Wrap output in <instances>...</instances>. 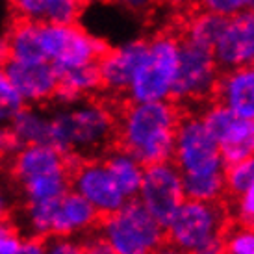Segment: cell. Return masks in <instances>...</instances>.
Instances as JSON below:
<instances>
[{
	"label": "cell",
	"instance_id": "obj_26",
	"mask_svg": "<svg viewBox=\"0 0 254 254\" xmlns=\"http://www.w3.org/2000/svg\"><path fill=\"white\" fill-rule=\"evenodd\" d=\"M225 253L228 254H254V228L230 226L225 238Z\"/></svg>",
	"mask_w": 254,
	"mask_h": 254
},
{
	"label": "cell",
	"instance_id": "obj_3",
	"mask_svg": "<svg viewBox=\"0 0 254 254\" xmlns=\"http://www.w3.org/2000/svg\"><path fill=\"white\" fill-rule=\"evenodd\" d=\"M232 221L221 202L186 200L165 228L167 243L184 254H223Z\"/></svg>",
	"mask_w": 254,
	"mask_h": 254
},
{
	"label": "cell",
	"instance_id": "obj_11",
	"mask_svg": "<svg viewBox=\"0 0 254 254\" xmlns=\"http://www.w3.org/2000/svg\"><path fill=\"white\" fill-rule=\"evenodd\" d=\"M200 119L219 143L226 165L238 163L254 154V121L241 119L221 102L206 108Z\"/></svg>",
	"mask_w": 254,
	"mask_h": 254
},
{
	"label": "cell",
	"instance_id": "obj_34",
	"mask_svg": "<svg viewBox=\"0 0 254 254\" xmlns=\"http://www.w3.org/2000/svg\"><path fill=\"white\" fill-rule=\"evenodd\" d=\"M15 217V210L9 206L6 195L0 191V221H6V219Z\"/></svg>",
	"mask_w": 254,
	"mask_h": 254
},
{
	"label": "cell",
	"instance_id": "obj_15",
	"mask_svg": "<svg viewBox=\"0 0 254 254\" xmlns=\"http://www.w3.org/2000/svg\"><path fill=\"white\" fill-rule=\"evenodd\" d=\"M58 173H71V160L52 145L24 147L7 163V177L15 188L34 178Z\"/></svg>",
	"mask_w": 254,
	"mask_h": 254
},
{
	"label": "cell",
	"instance_id": "obj_13",
	"mask_svg": "<svg viewBox=\"0 0 254 254\" xmlns=\"http://www.w3.org/2000/svg\"><path fill=\"white\" fill-rule=\"evenodd\" d=\"M2 71L6 72L15 89L21 93L26 104H47L50 100H56L60 76L50 62L21 64L7 60Z\"/></svg>",
	"mask_w": 254,
	"mask_h": 254
},
{
	"label": "cell",
	"instance_id": "obj_10",
	"mask_svg": "<svg viewBox=\"0 0 254 254\" xmlns=\"http://www.w3.org/2000/svg\"><path fill=\"white\" fill-rule=\"evenodd\" d=\"M71 190L84 197L100 217L119 212L128 202L104 160H71Z\"/></svg>",
	"mask_w": 254,
	"mask_h": 254
},
{
	"label": "cell",
	"instance_id": "obj_6",
	"mask_svg": "<svg viewBox=\"0 0 254 254\" xmlns=\"http://www.w3.org/2000/svg\"><path fill=\"white\" fill-rule=\"evenodd\" d=\"M173 162L184 177L223 175L226 171L221 147L200 117H186L180 121Z\"/></svg>",
	"mask_w": 254,
	"mask_h": 254
},
{
	"label": "cell",
	"instance_id": "obj_12",
	"mask_svg": "<svg viewBox=\"0 0 254 254\" xmlns=\"http://www.w3.org/2000/svg\"><path fill=\"white\" fill-rule=\"evenodd\" d=\"M221 69L236 71L254 65V11L228 19L223 36L213 49Z\"/></svg>",
	"mask_w": 254,
	"mask_h": 254
},
{
	"label": "cell",
	"instance_id": "obj_32",
	"mask_svg": "<svg viewBox=\"0 0 254 254\" xmlns=\"http://www.w3.org/2000/svg\"><path fill=\"white\" fill-rule=\"evenodd\" d=\"M47 254H84V253H82L80 245L74 240L49 236L47 238Z\"/></svg>",
	"mask_w": 254,
	"mask_h": 254
},
{
	"label": "cell",
	"instance_id": "obj_8",
	"mask_svg": "<svg viewBox=\"0 0 254 254\" xmlns=\"http://www.w3.org/2000/svg\"><path fill=\"white\" fill-rule=\"evenodd\" d=\"M219 64L212 49L184 39L180 41L178 74L171 99L182 102L204 100L217 91Z\"/></svg>",
	"mask_w": 254,
	"mask_h": 254
},
{
	"label": "cell",
	"instance_id": "obj_4",
	"mask_svg": "<svg viewBox=\"0 0 254 254\" xmlns=\"http://www.w3.org/2000/svg\"><path fill=\"white\" fill-rule=\"evenodd\" d=\"M99 228L106 236L115 254H154L167 234L139 198L128 200L119 212L100 217Z\"/></svg>",
	"mask_w": 254,
	"mask_h": 254
},
{
	"label": "cell",
	"instance_id": "obj_22",
	"mask_svg": "<svg viewBox=\"0 0 254 254\" xmlns=\"http://www.w3.org/2000/svg\"><path fill=\"white\" fill-rule=\"evenodd\" d=\"M184 191H186L188 200L221 202L223 195L226 193L225 173L208 175V177H184Z\"/></svg>",
	"mask_w": 254,
	"mask_h": 254
},
{
	"label": "cell",
	"instance_id": "obj_7",
	"mask_svg": "<svg viewBox=\"0 0 254 254\" xmlns=\"http://www.w3.org/2000/svg\"><path fill=\"white\" fill-rule=\"evenodd\" d=\"M43 47L47 60L58 71L100 64L102 58L112 50L104 39L91 36L78 24H43Z\"/></svg>",
	"mask_w": 254,
	"mask_h": 254
},
{
	"label": "cell",
	"instance_id": "obj_23",
	"mask_svg": "<svg viewBox=\"0 0 254 254\" xmlns=\"http://www.w3.org/2000/svg\"><path fill=\"white\" fill-rule=\"evenodd\" d=\"M26 108L21 93L9 82L6 72L0 69V128H9L19 113Z\"/></svg>",
	"mask_w": 254,
	"mask_h": 254
},
{
	"label": "cell",
	"instance_id": "obj_36",
	"mask_svg": "<svg viewBox=\"0 0 254 254\" xmlns=\"http://www.w3.org/2000/svg\"><path fill=\"white\" fill-rule=\"evenodd\" d=\"M247 11H254V0H249V7Z\"/></svg>",
	"mask_w": 254,
	"mask_h": 254
},
{
	"label": "cell",
	"instance_id": "obj_35",
	"mask_svg": "<svg viewBox=\"0 0 254 254\" xmlns=\"http://www.w3.org/2000/svg\"><path fill=\"white\" fill-rule=\"evenodd\" d=\"M154 254H184L182 251H178L175 245H171V243H163L162 247L158 249Z\"/></svg>",
	"mask_w": 254,
	"mask_h": 254
},
{
	"label": "cell",
	"instance_id": "obj_5",
	"mask_svg": "<svg viewBox=\"0 0 254 254\" xmlns=\"http://www.w3.org/2000/svg\"><path fill=\"white\" fill-rule=\"evenodd\" d=\"M180 41L169 34L148 39V50L128 89L130 102H162L173 97L178 74Z\"/></svg>",
	"mask_w": 254,
	"mask_h": 254
},
{
	"label": "cell",
	"instance_id": "obj_14",
	"mask_svg": "<svg viewBox=\"0 0 254 254\" xmlns=\"http://www.w3.org/2000/svg\"><path fill=\"white\" fill-rule=\"evenodd\" d=\"M147 50L148 41H145V39H134V41L123 43L121 47L110 50L99 64L102 91H108L112 95L128 93Z\"/></svg>",
	"mask_w": 254,
	"mask_h": 254
},
{
	"label": "cell",
	"instance_id": "obj_16",
	"mask_svg": "<svg viewBox=\"0 0 254 254\" xmlns=\"http://www.w3.org/2000/svg\"><path fill=\"white\" fill-rule=\"evenodd\" d=\"M99 221V212L84 197H80L76 191L71 190L58 204L50 236L71 238L74 234H84L95 228Z\"/></svg>",
	"mask_w": 254,
	"mask_h": 254
},
{
	"label": "cell",
	"instance_id": "obj_2",
	"mask_svg": "<svg viewBox=\"0 0 254 254\" xmlns=\"http://www.w3.org/2000/svg\"><path fill=\"white\" fill-rule=\"evenodd\" d=\"M180 113L169 100L130 102L119 113L117 147L143 167L173 162Z\"/></svg>",
	"mask_w": 254,
	"mask_h": 254
},
{
	"label": "cell",
	"instance_id": "obj_30",
	"mask_svg": "<svg viewBox=\"0 0 254 254\" xmlns=\"http://www.w3.org/2000/svg\"><path fill=\"white\" fill-rule=\"evenodd\" d=\"M49 2L50 0H11V6H13L15 17L43 22V15Z\"/></svg>",
	"mask_w": 254,
	"mask_h": 254
},
{
	"label": "cell",
	"instance_id": "obj_25",
	"mask_svg": "<svg viewBox=\"0 0 254 254\" xmlns=\"http://www.w3.org/2000/svg\"><path fill=\"white\" fill-rule=\"evenodd\" d=\"M226 193L232 197H241L247 190L254 186V154L238 163L226 165L225 171Z\"/></svg>",
	"mask_w": 254,
	"mask_h": 254
},
{
	"label": "cell",
	"instance_id": "obj_20",
	"mask_svg": "<svg viewBox=\"0 0 254 254\" xmlns=\"http://www.w3.org/2000/svg\"><path fill=\"white\" fill-rule=\"evenodd\" d=\"M9 128L21 148L32 147V145H52L50 115H45L37 108L26 106Z\"/></svg>",
	"mask_w": 254,
	"mask_h": 254
},
{
	"label": "cell",
	"instance_id": "obj_27",
	"mask_svg": "<svg viewBox=\"0 0 254 254\" xmlns=\"http://www.w3.org/2000/svg\"><path fill=\"white\" fill-rule=\"evenodd\" d=\"M21 226L15 217L0 221V254H17L22 247Z\"/></svg>",
	"mask_w": 254,
	"mask_h": 254
},
{
	"label": "cell",
	"instance_id": "obj_9",
	"mask_svg": "<svg viewBox=\"0 0 254 254\" xmlns=\"http://www.w3.org/2000/svg\"><path fill=\"white\" fill-rule=\"evenodd\" d=\"M139 200L148 213L167 228L178 210L188 200L184 191V177L175 162H163L145 167Z\"/></svg>",
	"mask_w": 254,
	"mask_h": 254
},
{
	"label": "cell",
	"instance_id": "obj_29",
	"mask_svg": "<svg viewBox=\"0 0 254 254\" xmlns=\"http://www.w3.org/2000/svg\"><path fill=\"white\" fill-rule=\"evenodd\" d=\"M200 6L204 7V11L232 19L236 15L247 11L249 0H200Z\"/></svg>",
	"mask_w": 254,
	"mask_h": 254
},
{
	"label": "cell",
	"instance_id": "obj_19",
	"mask_svg": "<svg viewBox=\"0 0 254 254\" xmlns=\"http://www.w3.org/2000/svg\"><path fill=\"white\" fill-rule=\"evenodd\" d=\"M102 160L108 165L113 180L117 182L121 193L127 197V200H134L139 197L143 177H145V167L141 163L119 147H113Z\"/></svg>",
	"mask_w": 254,
	"mask_h": 254
},
{
	"label": "cell",
	"instance_id": "obj_28",
	"mask_svg": "<svg viewBox=\"0 0 254 254\" xmlns=\"http://www.w3.org/2000/svg\"><path fill=\"white\" fill-rule=\"evenodd\" d=\"M80 236H82V240H78L76 243L80 245L84 254H115V251L99 228V225L87 232L80 234Z\"/></svg>",
	"mask_w": 254,
	"mask_h": 254
},
{
	"label": "cell",
	"instance_id": "obj_1",
	"mask_svg": "<svg viewBox=\"0 0 254 254\" xmlns=\"http://www.w3.org/2000/svg\"><path fill=\"white\" fill-rule=\"evenodd\" d=\"M52 147L71 160H102L117 147L119 113L106 100L84 99L50 115Z\"/></svg>",
	"mask_w": 254,
	"mask_h": 254
},
{
	"label": "cell",
	"instance_id": "obj_18",
	"mask_svg": "<svg viewBox=\"0 0 254 254\" xmlns=\"http://www.w3.org/2000/svg\"><path fill=\"white\" fill-rule=\"evenodd\" d=\"M4 37L7 43L9 60L21 64L49 62L43 47V22L15 17Z\"/></svg>",
	"mask_w": 254,
	"mask_h": 254
},
{
	"label": "cell",
	"instance_id": "obj_37",
	"mask_svg": "<svg viewBox=\"0 0 254 254\" xmlns=\"http://www.w3.org/2000/svg\"><path fill=\"white\" fill-rule=\"evenodd\" d=\"M9 2H11V0H9Z\"/></svg>",
	"mask_w": 254,
	"mask_h": 254
},
{
	"label": "cell",
	"instance_id": "obj_31",
	"mask_svg": "<svg viewBox=\"0 0 254 254\" xmlns=\"http://www.w3.org/2000/svg\"><path fill=\"white\" fill-rule=\"evenodd\" d=\"M236 219L241 226L254 228V186L236 198Z\"/></svg>",
	"mask_w": 254,
	"mask_h": 254
},
{
	"label": "cell",
	"instance_id": "obj_17",
	"mask_svg": "<svg viewBox=\"0 0 254 254\" xmlns=\"http://www.w3.org/2000/svg\"><path fill=\"white\" fill-rule=\"evenodd\" d=\"M219 102L238 117L254 121V65L228 71L219 80Z\"/></svg>",
	"mask_w": 254,
	"mask_h": 254
},
{
	"label": "cell",
	"instance_id": "obj_21",
	"mask_svg": "<svg viewBox=\"0 0 254 254\" xmlns=\"http://www.w3.org/2000/svg\"><path fill=\"white\" fill-rule=\"evenodd\" d=\"M226 24H228L226 17L210 13V11H200L190 21L186 39L213 50L215 45L219 43V39H221V36H223Z\"/></svg>",
	"mask_w": 254,
	"mask_h": 254
},
{
	"label": "cell",
	"instance_id": "obj_24",
	"mask_svg": "<svg viewBox=\"0 0 254 254\" xmlns=\"http://www.w3.org/2000/svg\"><path fill=\"white\" fill-rule=\"evenodd\" d=\"M85 4L87 0H50L43 15V24L72 26L78 22Z\"/></svg>",
	"mask_w": 254,
	"mask_h": 254
},
{
	"label": "cell",
	"instance_id": "obj_33",
	"mask_svg": "<svg viewBox=\"0 0 254 254\" xmlns=\"http://www.w3.org/2000/svg\"><path fill=\"white\" fill-rule=\"evenodd\" d=\"M117 2L123 9H127L134 15H145L154 7L156 0H113Z\"/></svg>",
	"mask_w": 254,
	"mask_h": 254
}]
</instances>
